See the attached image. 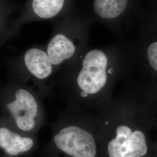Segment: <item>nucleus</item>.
<instances>
[{"instance_id":"f257e3e1","label":"nucleus","mask_w":157,"mask_h":157,"mask_svg":"<svg viewBox=\"0 0 157 157\" xmlns=\"http://www.w3.org/2000/svg\"><path fill=\"white\" fill-rule=\"evenodd\" d=\"M157 112L147 100L144 87L107 104L102 115L100 132L107 142L108 157H145L155 128Z\"/></svg>"},{"instance_id":"f03ea898","label":"nucleus","mask_w":157,"mask_h":157,"mask_svg":"<svg viewBox=\"0 0 157 157\" xmlns=\"http://www.w3.org/2000/svg\"><path fill=\"white\" fill-rule=\"evenodd\" d=\"M71 63L82 94L104 96L107 101L116 80L133 71L132 41L122 39L105 47L91 49Z\"/></svg>"},{"instance_id":"7ed1b4c3","label":"nucleus","mask_w":157,"mask_h":157,"mask_svg":"<svg viewBox=\"0 0 157 157\" xmlns=\"http://www.w3.org/2000/svg\"><path fill=\"white\" fill-rule=\"evenodd\" d=\"M94 20L90 12L75 8L54 21L45 50L54 67L73 61L86 47L90 29Z\"/></svg>"},{"instance_id":"20e7f679","label":"nucleus","mask_w":157,"mask_h":157,"mask_svg":"<svg viewBox=\"0 0 157 157\" xmlns=\"http://www.w3.org/2000/svg\"><path fill=\"white\" fill-rule=\"evenodd\" d=\"M136 23L137 31L132 41L133 71L146 88L157 82V4L146 3Z\"/></svg>"},{"instance_id":"39448f33","label":"nucleus","mask_w":157,"mask_h":157,"mask_svg":"<svg viewBox=\"0 0 157 157\" xmlns=\"http://www.w3.org/2000/svg\"><path fill=\"white\" fill-rule=\"evenodd\" d=\"M75 8V0H27L14 19L10 21L1 42L14 37L29 23L45 20L55 21Z\"/></svg>"},{"instance_id":"423d86ee","label":"nucleus","mask_w":157,"mask_h":157,"mask_svg":"<svg viewBox=\"0 0 157 157\" xmlns=\"http://www.w3.org/2000/svg\"><path fill=\"white\" fill-rule=\"evenodd\" d=\"M56 147L72 157H95L97 147L93 136L76 125L62 128L54 137Z\"/></svg>"},{"instance_id":"0eeeda50","label":"nucleus","mask_w":157,"mask_h":157,"mask_svg":"<svg viewBox=\"0 0 157 157\" xmlns=\"http://www.w3.org/2000/svg\"><path fill=\"white\" fill-rule=\"evenodd\" d=\"M6 108L19 129L25 132L33 129L39 108L33 95L28 90H17L15 100L6 105Z\"/></svg>"},{"instance_id":"6e6552de","label":"nucleus","mask_w":157,"mask_h":157,"mask_svg":"<svg viewBox=\"0 0 157 157\" xmlns=\"http://www.w3.org/2000/svg\"><path fill=\"white\" fill-rule=\"evenodd\" d=\"M15 66L39 80L48 78L54 68L45 49L36 47L26 51L15 63Z\"/></svg>"},{"instance_id":"1a4fd4ad","label":"nucleus","mask_w":157,"mask_h":157,"mask_svg":"<svg viewBox=\"0 0 157 157\" xmlns=\"http://www.w3.org/2000/svg\"><path fill=\"white\" fill-rule=\"evenodd\" d=\"M33 140L22 137L10 129L4 127L0 129V146L6 153L11 155L28 151L33 146Z\"/></svg>"},{"instance_id":"9d476101","label":"nucleus","mask_w":157,"mask_h":157,"mask_svg":"<svg viewBox=\"0 0 157 157\" xmlns=\"http://www.w3.org/2000/svg\"><path fill=\"white\" fill-rule=\"evenodd\" d=\"M147 100L157 112V82L144 89Z\"/></svg>"},{"instance_id":"9b49d317","label":"nucleus","mask_w":157,"mask_h":157,"mask_svg":"<svg viewBox=\"0 0 157 157\" xmlns=\"http://www.w3.org/2000/svg\"><path fill=\"white\" fill-rule=\"evenodd\" d=\"M145 157H157V141L151 143L149 152Z\"/></svg>"},{"instance_id":"f8f14e48","label":"nucleus","mask_w":157,"mask_h":157,"mask_svg":"<svg viewBox=\"0 0 157 157\" xmlns=\"http://www.w3.org/2000/svg\"><path fill=\"white\" fill-rule=\"evenodd\" d=\"M155 129H157V124H156V126H155Z\"/></svg>"}]
</instances>
